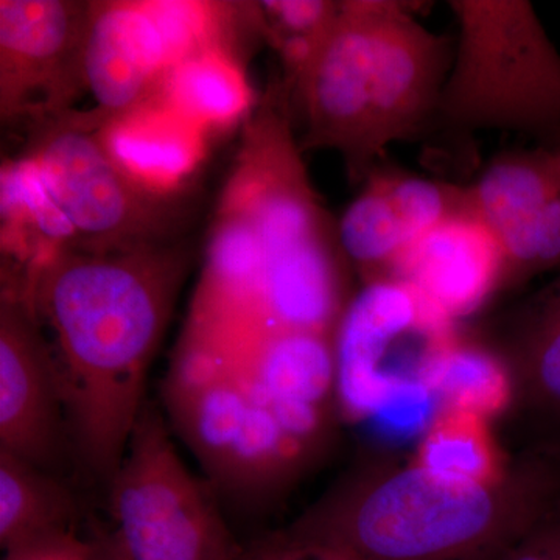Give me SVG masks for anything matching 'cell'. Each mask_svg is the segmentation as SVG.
I'll return each instance as SVG.
<instances>
[{"instance_id": "cell-16", "label": "cell", "mask_w": 560, "mask_h": 560, "mask_svg": "<svg viewBox=\"0 0 560 560\" xmlns=\"http://www.w3.org/2000/svg\"><path fill=\"white\" fill-rule=\"evenodd\" d=\"M186 324L200 329L265 331V254L248 210L221 190L206 241L205 264Z\"/></svg>"}, {"instance_id": "cell-21", "label": "cell", "mask_w": 560, "mask_h": 560, "mask_svg": "<svg viewBox=\"0 0 560 560\" xmlns=\"http://www.w3.org/2000/svg\"><path fill=\"white\" fill-rule=\"evenodd\" d=\"M482 416L445 408L427 430L418 466L453 481L495 486L499 459Z\"/></svg>"}, {"instance_id": "cell-20", "label": "cell", "mask_w": 560, "mask_h": 560, "mask_svg": "<svg viewBox=\"0 0 560 560\" xmlns=\"http://www.w3.org/2000/svg\"><path fill=\"white\" fill-rule=\"evenodd\" d=\"M161 101L206 131L248 116L253 94L242 62L219 50H206L173 66Z\"/></svg>"}, {"instance_id": "cell-19", "label": "cell", "mask_w": 560, "mask_h": 560, "mask_svg": "<svg viewBox=\"0 0 560 560\" xmlns=\"http://www.w3.org/2000/svg\"><path fill=\"white\" fill-rule=\"evenodd\" d=\"M81 508L60 475L0 448V547L14 550L55 534L79 530Z\"/></svg>"}, {"instance_id": "cell-26", "label": "cell", "mask_w": 560, "mask_h": 560, "mask_svg": "<svg viewBox=\"0 0 560 560\" xmlns=\"http://www.w3.org/2000/svg\"><path fill=\"white\" fill-rule=\"evenodd\" d=\"M91 540L79 530L55 534L5 552L3 560H90Z\"/></svg>"}, {"instance_id": "cell-13", "label": "cell", "mask_w": 560, "mask_h": 560, "mask_svg": "<svg viewBox=\"0 0 560 560\" xmlns=\"http://www.w3.org/2000/svg\"><path fill=\"white\" fill-rule=\"evenodd\" d=\"M471 209L469 187L377 165L338 219L342 250L368 282L442 221Z\"/></svg>"}, {"instance_id": "cell-2", "label": "cell", "mask_w": 560, "mask_h": 560, "mask_svg": "<svg viewBox=\"0 0 560 560\" xmlns=\"http://www.w3.org/2000/svg\"><path fill=\"white\" fill-rule=\"evenodd\" d=\"M455 46L389 0L341 2L315 60L294 84L302 151L334 150L363 183L394 142L434 128Z\"/></svg>"}, {"instance_id": "cell-5", "label": "cell", "mask_w": 560, "mask_h": 560, "mask_svg": "<svg viewBox=\"0 0 560 560\" xmlns=\"http://www.w3.org/2000/svg\"><path fill=\"white\" fill-rule=\"evenodd\" d=\"M525 533L499 510L493 486L415 466L338 493L285 540L342 560H503Z\"/></svg>"}, {"instance_id": "cell-29", "label": "cell", "mask_w": 560, "mask_h": 560, "mask_svg": "<svg viewBox=\"0 0 560 560\" xmlns=\"http://www.w3.org/2000/svg\"><path fill=\"white\" fill-rule=\"evenodd\" d=\"M88 537L91 540L90 560H130L121 551L113 530L105 528L102 523L94 522L91 518Z\"/></svg>"}, {"instance_id": "cell-15", "label": "cell", "mask_w": 560, "mask_h": 560, "mask_svg": "<svg viewBox=\"0 0 560 560\" xmlns=\"http://www.w3.org/2000/svg\"><path fill=\"white\" fill-rule=\"evenodd\" d=\"M386 278L407 282L455 320L477 311L506 282V256L488 224L467 210L412 243Z\"/></svg>"}, {"instance_id": "cell-24", "label": "cell", "mask_w": 560, "mask_h": 560, "mask_svg": "<svg viewBox=\"0 0 560 560\" xmlns=\"http://www.w3.org/2000/svg\"><path fill=\"white\" fill-rule=\"evenodd\" d=\"M436 394L420 378H404L396 383L370 419L382 436L393 441L411 440L430 429L438 418Z\"/></svg>"}, {"instance_id": "cell-11", "label": "cell", "mask_w": 560, "mask_h": 560, "mask_svg": "<svg viewBox=\"0 0 560 560\" xmlns=\"http://www.w3.org/2000/svg\"><path fill=\"white\" fill-rule=\"evenodd\" d=\"M0 448L50 474L73 460L50 342L21 291L0 300Z\"/></svg>"}, {"instance_id": "cell-1", "label": "cell", "mask_w": 560, "mask_h": 560, "mask_svg": "<svg viewBox=\"0 0 560 560\" xmlns=\"http://www.w3.org/2000/svg\"><path fill=\"white\" fill-rule=\"evenodd\" d=\"M190 250L178 241L117 249H58L25 300L51 334L73 460L108 488L145 399Z\"/></svg>"}, {"instance_id": "cell-25", "label": "cell", "mask_w": 560, "mask_h": 560, "mask_svg": "<svg viewBox=\"0 0 560 560\" xmlns=\"http://www.w3.org/2000/svg\"><path fill=\"white\" fill-rule=\"evenodd\" d=\"M528 355L540 393L560 405V279L534 320Z\"/></svg>"}, {"instance_id": "cell-23", "label": "cell", "mask_w": 560, "mask_h": 560, "mask_svg": "<svg viewBox=\"0 0 560 560\" xmlns=\"http://www.w3.org/2000/svg\"><path fill=\"white\" fill-rule=\"evenodd\" d=\"M261 35L282 62V90L287 95L304 75L329 38L341 2L329 0H268L257 2Z\"/></svg>"}, {"instance_id": "cell-6", "label": "cell", "mask_w": 560, "mask_h": 560, "mask_svg": "<svg viewBox=\"0 0 560 560\" xmlns=\"http://www.w3.org/2000/svg\"><path fill=\"white\" fill-rule=\"evenodd\" d=\"M453 61L434 128L560 143V54L526 0H452ZM433 128V130H434Z\"/></svg>"}, {"instance_id": "cell-30", "label": "cell", "mask_w": 560, "mask_h": 560, "mask_svg": "<svg viewBox=\"0 0 560 560\" xmlns=\"http://www.w3.org/2000/svg\"><path fill=\"white\" fill-rule=\"evenodd\" d=\"M335 558H337V556H335ZM337 560H342V559H338V558H337Z\"/></svg>"}, {"instance_id": "cell-9", "label": "cell", "mask_w": 560, "mask_h": 560, "mask_svg": "<svg viewBox=\"0 0 560 560\" xmlns=\"http://www.w3.org/2000/svg\"><path fill=\"white\" fill-rule=\"evenodd\" d=\"M455 340L453 319L407 282H368L350 300L335 334L342 407L370 418L397 382L423 381L431 361Z\"/></svg>"}, {"instance_id": "cell-12", "label": "cell", "mask_w": 560, "mask_h": 560, "mask_svg": "<svg viewBox=\"0 0 560 560\" xmlns=\"http://www.w3.org/2000/svg\"><path fill=\"white\" fill-rule=\"evenodd\" d=\"M467 187L504 250L510 282L560 264V143L499 154Z\"/></svg>"}, {"instance_id": "cell-22", "label": "cell", "mask_w": 560, "mask_h": 560, "mask_svg": "<svg viewBox=\"0 0 560 560\" xmlns=\"http://www.w3.org/2000/svg\"><path fill=\"white\" fill-rule=\"evenodd\" d=\"M423 382L444 401L445 408L475 412L482 418L501 410L511 394L506 370L500 361L458 338L431 361Z\"/></svg>"}, {"instance_id": "cell-4", "label": "cell", "mask_w": 560, "mask_h": 560, "mask_svg": "<svg viewBox=\"0 0 560 560\" xmlns=\"http://www.w3.org/2000/svg\"><path fill=\"white\" fill-rule=\"evenodd\" d=\"M294 139L290 101L268 92L245 117L224 189L245 206L265 254L270 329L335 337L349 305L348 257L338 220L320 201Z\"/></svg>"}, {"instance_id": "cell-18", "label": "cell", "mask_w": 560, "mask_h": 560, "mask_svg": "<svg viewBox=\"0 0 560 560\" xmlns=\"http://www.w3.org/2000/svg\"><path fill=\"white\" fill-rule=\"evenodd\" d=\"M2 253L10 272L27 282L58 249L77 245V234L44 186L38 168L22 154L2 168Z\"/></svg>"}, {"instance_id": "cell-7", "label": "cell", "mask_w": 560, "mask_h": 560, "mask_svg": "<svg viewBox=\"0 0 560 560\" xmlns=\"http://www.w3.org/2000/svg\"><path fill=\"white\" fill-rule=\"evenodd\" d=\"M97 109H68L31 125L25 156L77 234L75 248L117 249L178 241L180 194L150 189L117 161Z\"/></svg>"}, {"instance_id": "cell-27", "label": "cell", "mask_w": 560, "mask_h": 560, "mask_svg": "<svg viewBox=\"0 0 560 560\" xmlns=\"http://www.w3.org/2000/svg\"><path fill=\"white\" fill-rule=\"evenodd\" d=\"M503 560H560V523L533 530Z\"/></svg>"}, {"instance_id": "cell-8", "label": "cell", "mask_w": 560, "mask_h": 560, "mask_svg": "<svg viewBox=\"0 0 560 560\" xmlns=\"http://www.w3.org/2000/svg\"><path fill=\"white\" fill-rule=\"evenodd\" d=\"M160 405L147 400L110 480L113 534L130 560H238L219 495L180 459Z\"/></svg>"}, {"instance_id": "cell-28", "label": "cell", "mask_w": 560, "mask_h": 560, "mask_svg": "<svg viewBox=\"0 0 560 560\" xmlns=\"http://www.w3.org/2000/svg\"><path fill=\"white\" fill-rule=\"evenodd\" d=\"M238 560H337L329 552L315 550L311 547H302V545L291 544V541L282 539L276 544L265 545L253 555L243 556Z\"/></svg>"}, {"instance_id": "cell-14", "label": "cell", "mask_w": 560, "mask_h": 560, "mask_svg": "<svg viewBox=\"0 0 560 560\" xmlns=\"http://www.w3.org/2000/svg\"><path fill=\"white\" fill-rule=\"evenodd\" d=\"M171 62L149 2H91L84 79L106 120L156 98Z\"/></svg>"}, {"instance_id": "cell-3", "label": "cell", "mask_w": 560, "mask_h": 560, "mask_svg": "<svg viewBox=\"0 0 560 560\" xmlns=\"http://www.w3.org/2000/svg\"><path fill=\"white\" fill-rule=\"evenodd\" d=\"M248 334L184 326L161 383L164 415L220 500L259 506L318 444L324 410L282 404L254 368Z\"/></svg>"}, {"instance_id": "cell-10", "label": "cell", "mask_w": 560, "mask_h": 560, "mask_svg": "<svg viewBox=\"0 0 560 560\" xmlns=\"http://www.w3.org/2000/svg\"><path fill=\"white\" fill-rule=\"evenodd\" d=\"M91 2L0 0V116L40 119L72 109L88 91Z\"/></svg>"}, {"instance_id": "cell-17", "label": "cell", "mask_w": 560, "mask_h": 560, "mask_svg": "<svg viewBox=\"0 0 560 560\" xmlns=\"http://www.w3.org/2000/svg\"><path fill=\"white\" fill-rule=\"evenodd\" d=\"M103 136L117 161L140 183L180 194L183 180L205 156L206 130L161 101L109 120Z\"/></svg>"}]
</instances>
